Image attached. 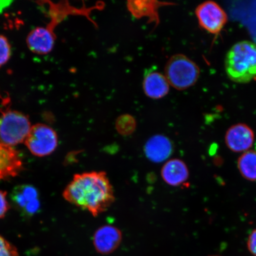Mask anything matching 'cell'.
<instances>
[{"label": "cell", "instance_id": "6da1fadb", "mask_svg": "<svg viewBox=\"0 0 256 256\" xmlns=\"http://www.w3.org/2000/svg\"><path fill=\"white\" fill-rule=\"evenodd\" d=\"M62 196L94 217L106 212L115 200L113 186L104 172L75 174L64 190Z\"/></svg>", "mask_w": 256, "mask_h": 256}, {"label": "cell", "instance_id": "7a4b0ae2", "mask_svg": "<svg viewBox=\"0 0 256 256\" xmlns=\"http://www.w3.org/2000/svg\"><path fill=\"white\" fill-rule=\"evenodd\" d=\"M49 14L50 21L44 27H38L34 28L28 34L26 44L28 49L32 52L46 55L52 50L55 44L56 36L54 30L58 24L60 23L67 16L71 14H80L88 16L94 8H100V5L94 6L92 8H76L62 2L60 4H54L50 2Z\"/></svg>", "mask_w": 256, "mask_h": 256}, {"label": "cell", "instance_id": "3957f363", "mask_svg": "<svg viewBox=\"0 0 256 256\" xmlns=\"http://www.w3.org/2000/svg\"><path fill=\"white\" fill-rule=\"evenodd\" d=\"M225 68L234 82L244 84L256 80V44L244 40L234 44L226 54Z\"/></svg>", "mask_w": 256, "mask_h": 256}, {"label": "cell", "instance_id": "277c9868", "mask_svg": "<svg viewBox=\"0 0 256 256\" xmlns=\"http://www.w3.org/2000/svg\"><path fill=\"white\" fill-rule=\"evenodd\" d=\"M200 74V70L196 64L182 54L172 56L165 67V76L169 84L178 90L194 86Z\"/></svg>", "mask_w": 256, "mask_h": 256}, {"label": "cell", "instance_id": "5b68a950", "mask_svg": "<svg viewBox=\"0 0 256 256\" xmlns=\"http://www.w3.org/2000/svg\"><path fill=\"white\" fill-rule=\"evenodd\" d=\"M31 127L26 115L17 110H6L0 117V142L14 148L24 142Z\"/></svg>", "mask_w": 256, "mask_h": 256}, {"label": "cell", "instance_id": "8992f818", "mask_svg": "<svg viewBox=\"0 0 256 256\" xmlns=\"http://www.w3.org/2000/svg\"><path fill=\"white\" fill-rule=\"evenodd\" d=\"M24 144L32 154L43 158L56 151L58 138L53 128L46 124H36L32 126Z\"/></svg>", "mask_w": 256, "mask_h": 256}, {"label": "cell", "instance_id": "52a82bcc", "mask_svg": "<svg viewBox=\"0 0 256 256\" xmlns=\"http://www.w3.org/2000/svg\"><path fill=\"white\" fill-rule=\"evenodd\" d=\"M195 14L200 27L214 34H219L228 20L226 12L222 7L211 1L198 6Z\"/></svg>", "mask_w": 256, "mask_h": 256}, {"label": "cell", "instance_id": "ba28073f", "mask_svg": "<svg viewBox=\"0 0 256 256\" xmlns=\"http://www.w3.org/2000/svg\"><path fill=\"white\" fill-rule=\"evenodd\" d=\"M10 199L14 208L25 217H32L40 210L39 192L34 186L20 184L12 190Z\"/></svg>", "mask_w": 256, "mask_h": 256}, {"label": "cell", "instance_id": "9c48e42d", "mask_svg": "<svg viewBox=\"0 0 256 256\" xmlns=\"http://www.w3.org/2000/svg\"><path fill=\"white\" fill-rule=\"evenodd\" d=\"M122 240V233L117 227L105 225L99 227L94 232L92 243L99 254L108 255L119 248Z\"/></svg>", "mask_w": 256, "mask_h": 256}, {"label": "cell", "instance_id": "30bf717a", "mask_svg": "<svg viewBox=\"0 0 256 256\" xmlns=\"http://www.w3.org/2000/svg\"><path fill=\"white\" fill-rule=\"evenodd\" d=\"M225 140L227 147L231 151L244 152L254 145V134L247 124H236L226 131Z\"/></svg>", "mask_w": 256, "mask_h": 256}, {"label": "cell", "instance_id": "8fae6325", "mask_svg": "<svg viewBox=\"0 0 256 256\" xmlns=\"http://www.w3.org/2000/svg\"><path fill=\"white\" fill-rule=\"evenodd\" d=\"M24 170V163L18 151L0 142V180L15 178Z\"/></svg>", "mask_w": 256, "mask_h": 256}, {"label": "cell", "instance_id": "7c38bea8", "mask_svg": "<svg viewBox=\"0 0 256 256\" xmlns=\"http://www.w3.org/2000/svg\"><path fill=\"white\" fill-rule=\"evenodd\" d=\"M161 175L166 184L171 186L178 187L186 185L190 177V172L184 161L178 158H172L168 160L162 166Z\"/></svg>", "mask_w": 256, "mask_h": 256}, {"label": "cell", "instance_id": "4fadbf2b", "mask_svg": "<svg viewBox=\"0 0 256 256\" xmlns=\"http://www.w3.org/2000/svg\"><path fill=\"white\" fill-rule=\"evenodd\" d=\"M174 146L168 138L156 135L147 140L144 147L146 158L150 161L160 162L165 161L172 155Z\"/></svg>", "mask_w": 256, "mask_h": 256}, {"label": "cell", "instance_id": "5bb4252c", "mask_svg": "<svg viewBox=\"0 0 256 256\" xmlns=\"http://www.w3.org/2000/svg\"><path fill=\"white\" fill-rule=\"evenodd\" d=\"M143 89L150 98L159 99L168 94L170 84L165 76L156 72L146 74L143 81Z\"/></svg>", "mask_w": 256, "mask_h": 256}, {"label": "cell", "instance_id": "9a60e30c", "mask_svg": "<svg viewBox=\"0 0 256 256\" xmlns=\"http://www.w3.org/2000/svg\"><path fill=\"white\" fill-rule=\"evenodd\" d=\"M167 4L166 2L154 1H129L128 2V8L135 17H148L152 22L158 24V9Z\"/></svg>", "mask_w": 256, "mask_h": 256}, {"label": "cell", "instance_id": "2e32d148", "mask_svg": "<svg viewBox=\"0 0 256 256\" xmlns=\"http://www.w3.org/2000/svg\"><path fill=\"white\" fill-rule=\"evenodd\" d=\"M238 168L246 180L256 182V151L248 150L240 156Z\"/></svg>", "mask_w": 256, "mask_h": 256}, {"label": "cell", "instance_id": "e0dca14e", "mask_svg": "<svg viewBox=\"0 0 256 256\" xmlns=\"http://www.w3.org/2000/svg\"><path fill=\"white\" fill-rule=\"evenodd\" d=\"M136 127V120L130 114L121 115L116 121V129L122 136L130 135L135 131Z\"/></svg>", "mask_w": 256, "mask_h": 256}, {"label": "cell", "instance_id": "ac0fdd59", "mask_svg": "<svg viewBox=\"0 0 256 256\" xmlns=\"http://www.w3.org/2000/svg\"><path fill=\"white\" fill-rule=\"evenodd\" d=\"M11 54V46L8 38L0 34V68L8 62Z\"/></svg>", "mask_w": 256, "mask_h": 256}, {"label": "cell", "instance_id": "d6986e66", "mask_svg": "<svg viewBox=\"0 0 256 256\" xmlns=\"http://www.w3.org/2000/svg\"><path fill=\"white\" fill-rule=\"evenodd\" d=\"M0 256H18L15 246L0 236Z\"/></svg>", "mask_w": 256, "mask_h": 256}, {"label": "cell", "instance_id": "ffe728a7", "mask_svg": "<svg viewBox=\"0 0 256 256\" xmlns=\"http://www.w3.org/2000/svg\"><path fill=\"white\" fill-rule=\"evenodd\" d=\"M9 209L7 192L0 190V219L5 217Z\"/></svg>", "mask_w": 256, "mask_h": 256}, {"label": "cell", "instance_id": "44dd1931", "mask_svg": "<svg viewBox=\"0 0 256 256\" xmlns=\"http://www.w3.org/2000/svg\"><path fill=\"white\" fill-rule=\"evenodd\" d=\"M248 247L251 254L256 256V229L254 230L249 236Z\"/></svg>", "mask_w": 256, "mask_h": 256}, {"label": "cell", "instance_id": "7402d4cb", "mask_svg": "<svg viewBox=\"0 0 256 256\" xmlns=\"http://www.w3.org/2000/svg\"></svg>", "mask_w": 256, "mask_h": 256}]
</instances>
